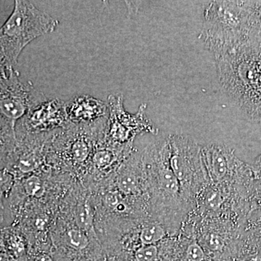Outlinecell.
I'll return each instance as SVG.
<instances>
[{
  "mask_svg": "<svg viewBox=\"0 0 261 261\" xmlns=\"http://www.w3.org/2000/svg\"><path fill=\"white\" fill-rule=\"evenodd\" d=\"M215 60L220 83L228 97L261 128V39L249 37Z\"/></svg>",
  "mask_w": 261,
  "mask_h": 261,
  "instance_id": "1",
  "label": "cell"
},
{
  "mask_svg": "<svg viewBox=\"0 0 261 261\" xmlns=\"http://www.w3.org/2000/svg\"><path fill=\"white\" fill-rule=\"evenodd\" d=\"M203 19L199 38L214 58L227 54L248 39L246 2H209Z\"/></svg>",
  "mask_w": 261,
  "mask_h": 261,
  "instance_id": "2",
  "label": "cell"
},
{
  "mask_svg": "<svg viewBox=\"0 0 261 261\" xmlns=\"http://www.w3.org/2000/svg\"><path fill=\"white\" fill-rule=\"evenodd\" d=\"M59 21L30 1H15L13 13L0 28V48L13 68L20 53L34 39L54 32Z\"/></svg>",
  "mask_w": 261,
  "mask_h": 261,
  "instance_id": "3",
  "label": "cell"
},
{
  "mask_svg": "<svg viewBox=\"0 0 261 261\" xmlns=\"http://www.w3.org/2000/svg\"><path fill=\"white\" fill-rule=\"evenodd\" d=\"M107 104L108 116L104 133L106 142L115 145H128V142L140 132H157L146 115L147 106L145 103L140 105L135 114L125 110L123 94L108 96Z\"/></svg>",
  "mask_w": 261,
  "mask_h": 261,
  "instance_id": "4",
  "label": "cell"
},
{
  "mask_svg": "<svg viewBox=\"0 0 261 261\" xmlns=\"http://www.w3.org/2000/svg\"><path fill=\"white\" fill-rule=\"evenodd\" d=\"M46 99L32 82H22L16 70L0 76V115L15 124L32 108Z\"/></svg>",
  "mask_w": 261,
  "mask_h": 261,
  "instance_id": "5",
  "label": "cell"
},
{
  "mask_svg": "<svg viewBox=\"0 0 261 261\" xmlns=\"http://www.w3.org/2000/svg\"><path fill=\"white\" fill-rule=\"evenodd\" d=\"M69 123L66 102L59 99H47L34 106L17 121L15 133L17 137L39 135L40 132L63 128Z\"/></svg>",
  "mask_w": 261,
  "mask_h": 261,
  "instance_id": "6",
  "label": "cell"
},
{
  "mask_svg": "<svg viewBox=\"0 0 261 261\" xmlns=\"http://www.w3.org/2000/svg\"><path fill=\"white\" fill-rule=\"evenodd\" d=\"M66 112L70 123H94L108 118V104L92 96L84 94L66 102Z\"/></svg>",
  "mask_w": 261,
  "mask_h": 261,
  "instance_id": "7",
  "label": "cell"
},
{
  "mask_svg": "<svg viewBox=\"0 0 261 261\" xmlns=\"http://www.w3.org/2000/svg\"><path fill=\"white\" fill-rule=\"evenodd\" d=\"M202 161L216 179L227 176L231 166L239 161L230 149L221 145H207L202 149Z\"/></svg>",
  "mask_w": 261,
  "mask_h": 261,
  "instance_id": "8",
  "label": "cell"
},
{
  "mask_svg": "<svg viewBox=\"0 0 261 261\" xmlns=\"http://www.w3.org/2000/svg\"><path fill=\"white\" fill-rule=\"evenodd\" d=\"M15 123L0 115V169H5L17 145Z\"/></svg>",
  "mask_w": 261,
  "mask_h": 261,
  "instance_id": "9",
  "label": "cell"
},
{
  "mask_svg": "<svg viewBox=\"0 0 261 261\" xmlns=\"http://www.w3.org/2000/svg\"><path fill=\"white\" fill-rule=\"evenodd\" d=\"M75 219L78 228L85 232L92 231L93 228V212L88 202H80L77 205Z\"/></svg>",
  "mask_w": 261,
  "mask_h": 261,
  "instance_id": "10",
  "label": "cell"
},
{
  "mask_svg": "<svg viewBox=\"0 0 261 261\" xmlns=\"http://www.w3.org/2000/svg\"><path fill=\"white\" fill-rule=\"evenodd\" d=\"M166 237L164 228L159 224H149L141 230L140 240L142 245H155Z\"/></svg>",
  "mask_w": 261,
  "mask_h": 261,
  "instance_id": "11",
  "label": "cell"
},
{
  "mask_svg": "<svg viewBox=\"0 0 261 261\" xmlns=\"http://www.w3.org/2000/svg\"><path fill=\"white\" fill-rule=\"evenodd\" d=\"M66 242L68 246L76 250L87 248L89 244L88 236L80 228H72L66 233Z\"/></svg>",
  "mask_w": 261,
  "mask_h": 261,
  "instance_id": "12",
  "label": "cell"
},
{
  "mask_svg": "<svg viewBox=\"0 0 261 261\" xmlns=\"http://www.w3.org/2000/svg\"><path fill=\"white\" fill-rule=\"evenodd\" d=\"M22 187L25 195L37 198L42 197L45 190L42 180L35 174L29 175L24 178L22 182Z\"/></svg>",
  "mask_w": 261,
  "mask_h": 261,
  "instance_id": "13",
  "label": "cell"
},
{
  "mask_svg": "<svg viewBox=\"0 0 261 261\" xmlns=\"http://www.w3.org/2000/svg\"><path fill=\"white\" fill-rule=\"evenodd\" d=\"M135 173L126 169L118 176V185L121 191L126 194L134 193L137 190L138 182Z\"/></svg>",
  "mask_w": 261,
  "mask_h": 261,
  "instance_id": "14",
  "label": "cell"
},
{
  "mask_svg": "<svg viewBox=\"0 0 261 261\" xmlns=\"http://www.w3.org/2000/svg\"><path fill=\"white\" fill-rule=\"evenodd\" d=\"M159 249L155 245H142L136 250V261H154L158 258Z\"/></svg>",
  "mask_w": 261,
  "mask_h": 261,
  "instance_id": "15",
  "label": "cell"
},
{
  "mask_svg": "<svg viewBox=\"0 0 261 261\" xmlns=\"http://www.w3.org/2000/svg\"><path fill=\"white\" fill-rule=\"evenodd\" d=\"M105 203L109 208L119 212L126 210V205L122 202L121 195L117 192H109L105 196Z\"/></svg>",
  "mask_w": 261,
  "mask_h": 261,
  "instance_id": "16",
  "label": "cell"
},
{
  "mask_svg": "<svg viewBox=\"0 0 261 261\" xmlns=\"http://www.w3.org/2000/svg\"><path fill=\"white\" fill-rule=\"evenodd\" d=\"M206 255L202 247L197 242L190 244L186 250V259L187 261H204Z\"/></svg>",
  "mask_w": 261,
  "mask_h": 261,
  "instance_id": "17",
  "label": "cell"
},
{
  "mask_svg": "<svg viewBox=\"0 0 261 261\" xmlns=\"http://www.w3.org/2000/svg\"><path fill=\"white\" fill-rule=\"evenodd\" d=\"M13 177V175L6 168L0 169V195H4L11 188Z\"/></svg>",
  "mask_w": 261,
  "mask_h": 261,
  "instance_id": "18",
  "label": "cell"
},
{
  "mask_svg": "<svg viewBox=\"0 0 261 261\" xmlns=\"http://www.w3.org/2000/svg\"><path fill=\"white\" fill-rule=\"evenodd\" d=\"M206 205L211 209H216L221 205V197L217 192H209L206 196Z\"/></svg>",
  "mask_w": 261,
  "mask_h": 261,
  "instance_id": "19",
  "label": "cell"
},
{
  "mask_svg": "<svg viewBox=\"0 0 261 261\" xmlns=\"http://www.w3.org/2000/svg\"><path fill=\"white\" fill-rule=\"evenodd\" d=\"M207 245L211 250L214 251H218L221 250V248L224 247V240L218 235H211L210 238L207 239Z\"/></svg>",
  "mask_w": 261,
  "mask_h": 261,
  "instance_id": "20",
  "label": "cell"
},
{
  "mask_svg": "<svg viewBox=\"0 0 261 261\" xmlns=\"http://www.w3.org/2000/svg\"><path fill=\"white\" fill-rule=\"evenodd\" d=\"M15 69L7 61L4 53L0 48V76L8 74L12 70Z\"/></svg>",
  "mask_w": 261,
  "mask_h": 261,
  "instance_id": "21",
  "label": "cell"
},
{
  "mask_svg": "<svg viewBox=\"0 0 261 261\" xmlns=\"http://www.w3.org/2000/svg\"><path fill=\"white\" fill-rule=\"evenodd\" d=\"M252 171L259 179H261V153L259 154L252 163Z\"/></svg>",
  "mask_w": 261,
  "mask_h": 261,
  "instance_id": "22",
  "label": "cell"
},
{
  "mask_svg": "<svg viewBox=\"0 0 261 261\" xmlns=\"http://www.w3.org/2000/svg\"><path fill=\"white\" fill-rule=\"evenodd\" d=\"M243 261H261V256L257 254H252L244 257Z\"/></svg>",
  "mask_w": 261,
  "mask_h": 261,
  "instance_id": "23",
  "label": "cell"
},
{
  "mask_svg": "<svg viewBox=\"0 0 261 261\" xmlns=\"http://www.w3.org/2000/svg\"><path fill=\"white\" fill-rule=\"evenodd\" d=\"M2 198H3V195H0V222L3 220V205Z\"/></svg>",
  "mask_w": 261,
  "mask_h": 261,
  "instance_id": "24",
  "label": "cell"
},
{
  "mask_svg": "<svg viewBox=\"0 0 261 261\" xmlns=\"http://www.w3.org/2000/svg\"><path fill=\"white\" fill-rule=\"evenodd\" d=\"M37 261H53V260H51V257L48 256V255H43L39 257V258L37 259Z\"/></svg>",
  "mask_w": 261,
  "mask_h": 261,
  "instance_id": "25",
  "label": "cell"
},
{
  "mask_svg": "<svg viewBox=\"0 0 261 261\" xmlns=\"http://www.w3.org/2000/svg\"><path fill=\"white\" fill-rule=\"evenodd\" d=\"M261 211V210H260ZM257 219H259L258 221H257V225H256L257 228L258 229L259 232L261 233V214L260 216H258Z\"/></svg>",
  "mask_w": 261,
  "mask_h": 261,
  "instance_id": "26",
  "label": "cell"
},
{
  "mask_svg": "<svg viewBox=\"0 0 261 261\" xmlns=\"http://www.w3.org/2000/svg\"><path fill=\"white\" fill-rule=\"evenodd\" d=\"M0 261H5L4 257L2 255H0Z\"/></svg>",
  "mask_w": 261,
  "mask_h": 261,
  "instance_id": "27",
  "label": "cell"
}]
</instances>
